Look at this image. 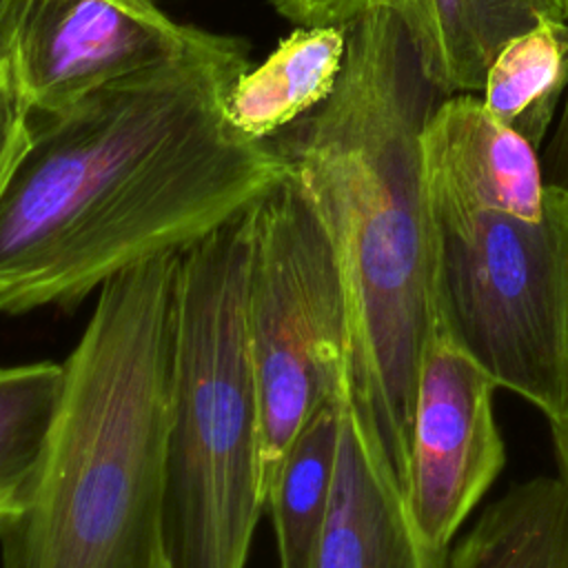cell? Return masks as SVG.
Wrapping results in <instances>:
<instances>
[{"label": "cell", "instance_id": "7", "mask_svg": "<svg viewBox=\"0 0 568 568\" xmlns=\"http://www.w3.org/2000/svg\"><path fill=\"white\" fill-rule=\"evenodd\" d=\"M215 38L175 22L155 0H27L11 55L33 115L60 111L104 84L178 62Z\"/></svg>", "mask_w": 568, "mask_h": 568}, {"label": "cell", "instance_id": "3", "mask_svg": "<svg viewBox=\"0 0 568 568\" xmlns=\"http://www.w3.org/2000/svg\"><path fill=\"white\" fill-rule=\"evenodd\" d=\"M182 253L98 291L40 453L0 510V568H171L166 428Z\"/></svg>", "mask_w": 568, "mask_h": 568}, {"label": "cell", "instance_id": "21", "mask_svg": "<svg viewBox=\"0 0 568 568\" xmlns=\"http://www.w3.org/2000/svg\"><path fill=\"white\" fill-rule=\"evenodd\" d=\"M27 0H0V49L11 51L13 33Z\"/></svg>", "mask_w": 568, "mask_h": 568}, {"label": "cell", "instance_id": "17", "mask_svg": "<svg viewBox=\"0 0 568 568\" xmlns=\"http://www.w3.org/2000/svg\"><path fill=\"white\" fill-rule=\"evenodd\" d=\"M31 129V109L22 93L11 51L0 49V180L22 151Z\"/></svg>", "mask_w": 568, "mask_h": 568}, {"label": "cell", "instance_id": "10", "mask_svg": "<svg viewBox=\"0 0 568 568\" xmlns=\"http://www.w3.org/2000/svg\"><path fill=\"white\" fill-rule=\"evenodd\" d=\"M448 555L417 535L402 486L346 397L331 508L311 568H448Z\"/></svg>", "mask_w": 568, "mask_h": 568}, {"label": "cell", "instance_id": "15", "mask_svg": "<svg viewBox=\"0 0 568 568\" xmlns=\"http://www.w3.org/2000/svg\"><path fill=\"white\" fill-rule=\"evenodd\" d=\"M566 87L568 20L548 18L499 49L486 73L481 102L539 151Z\"/></svg>", "mask_w": 568, "mask_h": 568}, {"label": "cell", "instance_id": "16", "mask_svg": "<svg viewBox=\"0 0 568 568\" xmlns=\"http://www.w3.org/2000/svg\"><path fill=\"white\" fill-rule=\"evenodd\" d=\"M62 386V364L0 366V510L31 470Z\"/></svg>", "mask_w": 568, "mask_h": 568}, {"label": "cell", "instance_id": "6", "mask_svg": "<svg viewBox=\"0 0 568 568\" xmlns=\"http://www.w3.org/2000/svg\"><path fill=\"white\" fill-rule=\"evenodd\" d=\"M246 333L262 408V481L326 402L348 395L351 306L337 242L288 166L251 204Z\"/></svg>", "mask_w": 568, "mask_h": 568}, {"label": "cell", "instance_id": "14", "mask_svg": "<svg viewBox=\"0 0 568 568\" xmlns=\"http://www.w3.org/2000/svg\"><path fill=\"white\" fill-rule=\"evenodd\" d=\"M346 397L317 408L286 448L273 477L271 510L280 568H311L328 517Z\"/></svg>", "mask_w": 568, "mask_h": 568}, {"label": "cell", "instance_id": "4", "mask_svg": "<svg viewBox=\"0 0 568 568\" xmlns=\"http://www.w3.org/2000/svg\"><path fill=\"white\" fill-rule=\"evenodd\" d=\"M248 260L251 206L182 251L164 481L171 568H246L266 508Z\"/></svg>", "mask_w": 568, "mask_h": 568}, {"label": "cell", "instance_id": "18", "mask_svg": "<svg viewBox=\"0 0 568 568\" xmlns=\"http://www.w3.org/2000/svg\"><path fill=\"white\" fill-rule=\"evenodd\" d=\"M288 20L302 27L346 24L373 7H395L397 0H271Z\"/></svg>", "mask_w": 568, "mask_h": 568}, {"label": "cell", "instance_id": "2", "mask_svg": "<svg viewBox=\"0 0 568 568\" xmlns=\"http://www.w3.org/2000/svg\"><path fill=\"white\" fill-rule=\"evenodd\" d=\"M331 95L268 138L328 222L351 306L348 399L406 486L417 375L439 331L437 222L422 135L446 98L393 7L344 24Z\"/></svg>", "mask_w": 568, "mask_h": 568}, {"label": "cell", "instance_id": "9", "mask_svg": "<svg viewBox=\"0 0 568 568\" xmlns=\"http://www.w3.org/2000/svg\"><path fill=\"white\" fill-rule=\"evenodd\" d=\"M422 149L433 202L541 217L546 184L537 149L504 126L477 93L446 95L424 129Z\"/></svg>", "mask_w": 568, "mask_h": 568}, {"label": "cell", "instance_id": "22", "mask_svg": "<svg viewBox=\"0 0 568 568\" xmlns=\"http://www.w3.org/2000/svg\"><path fill=\"white\" fill-rule=\"evenodd\" d=\"M566 13H568V0H566Z\"/></svg>", "mask_w": 568, "mask_h": 568}, {"label": "cell", "instance_id": "1", "mask_svg": "<svg viewBox=\"0 0 568 568\" xmlns=\"http://www.w3.org/2000/svg\"><path fill=\"white\" fill-rule=\"evenodd\" d=\"M248 67L246 44L217 36L33 113L0 180V315L69 311L251 206L286 164L226 118V91Z\"/></svg>", "mask_w": 568, "mask_h": 568}, {"label": "cell", "instance_id": "11", "mask_svg": "<svg viewBox=\"0 0 568 568\" xmlns=\"http://www.w3.org/2000/svg\"><path fill=\"white\" fill-rule=\"evenodd\" d=\"M422 64L444 95L481 93L499 49L541 20H568L566 0H397Z\"/></svg>", "mask_w": 568, "mask_h": 568}, {"label": "cell", "instance_id": "5", "mask_svg": "<svg viewBox=\"0 0 568 568\" xmlns=\"http://www.w3.org/2000/svg\"><path fill=\"white\" fill-rule=\"evenodd\" d=\"M439 331L495 384L568 413V193L546 184L526 220L433 202Z\"/></svg>", "mask_w": 568, "mask_h": 568}, {"label": "cell", "instance_id": "20", "mask_svg": "<svg viewBox=\"0 0 568 568\" xmlns=\"http://www.w3.org/2000/svg\"><path fill=\"white\" fill-rule=\"evenodd\" d=\"M550 439L555 448V459L559 468V477L568 486V413H564L557 419H550Z\"/></svg>", "mask_w": 568, "mask_h": 568}, {"label": "cell", "instance_id": "8", "mask_svg": "<svg viewBox=\"0 0 568 568\" xmlns=\"http://www.w3.org/2000/svg\"><path fill=\"white\" fill-rule=\"evenodd\" d=\"M497 384L437 331L422 357L404 501L430 548L453 537L506 464L493 393Z\"/></svg>", "mask_w": 568, "mask_h": 568}, {"label": "cell", "instance_id": "19", "mask_svg": "<svg viewBox=\"0 0 568 568\" xmlns=\"http://www.w3.org/2000/svg\"><path fill=\"white\" fill-rule=\"evenodd\" d=\"M539 164H541L544 184L568 193V87H566L564 106L550 133L548 146L539 158Z\"/></svg>", "mask_w": 568, "mask_h": 568}, {"label": "cell", "instance_id": "12", "mask_svg": "<svg viewBox=\"0 0 568 568\" xmlns=\"http://www.w3.org/2000/svg\"><path fill=\"white\" fill-rule=\"evenodd\" d=\"M346 55L344 24L297 27L257 64L229 87V122L246 138L264 142L322 104Z\"/></svg>", "mask_w": 568, "mask_h": 568}, {"label": "cell", "instance_id": "13", "mask_svg": "<svg viewBox=\"0 0 568 568\" xmlns=\"http://www.w3.org/2000/svg\"><path fill=\"white\" fill-rule=\"evenodd\" d=\"M448 568H568V486L548 475L510 486L450 548Z\"/></svg>", "mask_w": 568, "mask_h": 568}]
</instances>
